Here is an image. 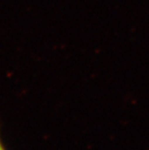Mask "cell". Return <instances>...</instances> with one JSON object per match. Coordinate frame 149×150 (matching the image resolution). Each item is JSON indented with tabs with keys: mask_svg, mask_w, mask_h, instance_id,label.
Segmentation results:
<instances>
[{
	"mask_svg": "<svg viewBox=\"0 0 149 150\" xmlns=\"http://www.w3.org/2000/svg\"><path fill=\"white\" fill-rule=\"evenodd\" d=\"M0 150H5V148H4V146H3V144H2V142H1V140H0Z\"/></svg>",
	"mask_w": 149,
	"mask_h": 150,
	"instance_id": "obj_1",
	"label": "cell"
}]
</instances>
